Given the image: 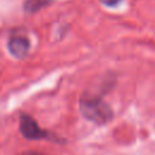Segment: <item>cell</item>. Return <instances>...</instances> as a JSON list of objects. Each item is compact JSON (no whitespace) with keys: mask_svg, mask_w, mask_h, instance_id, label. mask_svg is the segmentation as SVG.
<instances>
[{"mask_svg":"<svg viewBox=\"0 0 155 155\" xmlns=\"http://www.w3.org/2000/svg\"><path fill=\"white\" fill-rule=\"evenodd\" d=\"M80 111L90 121L102 125L107 124L113 117V110L99 97L84 96L80 99Z\"/></svg>","mask_w":155,"mask_h":155,"instance_id":"obj_1","label":"cell"},{"mask_svg":"<svg viewBox=\"0 0 155 155\" xmlns=\"http://www.w3.org/2000/svg\"><path fill=\"white\" fill-rule=\"evenodd\" d=\"M19 131L28 139H48L50 136L29 115H22L19 120Z\"/></svg>","mask_w":155,"mask_h":155,"instance_id":"obj_2","label":"cell"},{"mask_svg":"<svg viewBox=\"0 0 155 155\" xmlns=\"http://www.w3.org/2000/svg\"><path fill=\"white\" fill-rule=\"evenodd\" d=\"M30 44L29 40L24 36H13L8 41V51L12 56L17 58H23L28 54Z\"/></svg>","mask_w":155,"mask_h":155,"instance_id":"obj_3","label":"cell"},{"mask_svg":"<svg viewBox=\"0 0 155 155\" xmlns=\"http://www.w3.org/2000/svg\"><path fill=\"white\" fill-rule=\"evenodd\" d=\"M51 1H53V0H27L24 4V10L27 12L33 13V12L41 10L46 5H48Z\"/></svg>","mask_w":155,"mask_h":155,"instance_id":"obj_4","label":"cell"},{"mask_svg":"<svg viewBox=\"0 0 155 155\" xmlns=\"http://www.w3.org/2000/svg\"><path fill=\"white\" fill-rule=\"evenodd\" d=\"M105 6H116L119 5L122 0H101Z\"/></svg>","mask_w":155,"mask_h":155,"instance_id":"obj_5","label":"cell"},{"mask_svg":"<svg viewBox=\"0 0 155 155\" xmlns=\"http://www.w3.org/2000/svg\"><path fill=\"white\" fill-rule=\"evenodd\" d=\"M22 155H42V154H39V153H35V151H27Z\"/></svg>","mask_w":155,"mask_h":155,"instance_id":"obj_6","label":"cell"}]
</instances>
